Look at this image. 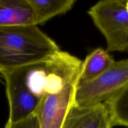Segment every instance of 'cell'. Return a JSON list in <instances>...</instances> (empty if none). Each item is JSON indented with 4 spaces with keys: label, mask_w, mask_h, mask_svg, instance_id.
Returning <instances> with one entry per match:
<instances>
[{
    "label": "cell",
    "mask_w": 128,
    "mask_h": 128,
    "mask_svg": "<svg viewBox=\"0 0 128 128\" xmlns=\"http://www.w3.org/2000/svg\"><path fill=\"white\" fill-rule=\"evenodd\" d=\"M60 50L36 25L0 27V75L44 62Z\"/></svg>",
    "instance_id": "1"
},
{
    "label": "cell",
    "mask_w": 128,
    "mask_h": 128,
    "mask_svg": "<svg viewBox=\"0 0 128 128\" xmlns=\"http://www.w3.org/2000/svg\"><path fill=\"white\" fill-rule=\"evenodd\" d=\"M82 61L60 50L44 62L28 66L26 83L30 92L42 100L61 91L70 78L81 70Z\"/></svg>",
    "instance_id": "2"
},
{
    "label": "cell",
    "mask_w": 128,
    "mask_h": 128,
    "mask_svg": "<svg viewBox=\"0 0 128 128\" xmlns=\"http://www.w3.org/2000/svg\"><path fill=\"white\" fill-rule=\"evenodd\" d=\"M88 14L106 39L108 52L128 51V11L125 0H101Z\"/></svg>",
    "instance_id": "3"
},
{
    "label": "cell",
    "mask_w": 128,
    "mask_h": 128,
    "mask_svg": "<svg viewBox=\"0 0 128 128\" xmlns=\"http://www.w3.org/2000/svg\"><path fill=\"white\" fill-rule=\"evenodd\" d=\"M128 83V60L114 61L96 78L78 84L74 104L88 106L105 102Z\"/></svg>",
    "instance_id": "4"
},
{
    "label": "cell",
    "mask_w": 128,
    "mask_h": 128,
    "mask_svg": "<svg viewBox=\"0 0 128 128\" xmlns=\"http://www.w3.org/2000/svg\"><path fill=\"white\" fill-rule=\"evenodd\" d=\"M28 66L1 74L5 81L10 108L8 121L14 122L37 114L42 100L34 96L28 88L26 77Z\"/></svg>",
    "instance_id": "5"
},
{
    "label": "cell",
    "mask_w": 128,
    "mask_h": 128,
    "mask_svg": "<svg viewBox=\"0 0 128 128\" xmlns=\"http://www.w3.org/2000/svg\"><path fill=\"white\" fill-rule=\"evenodd\" d=\"M81 71V70L70 78L61 91L46 94L43 98L36 114L40 120V128H61L69 110L74 104Z\"/></svg>",
    "instance_id": "6"
},
{
    "label": "cell",
    "mask_w": 128,
    "mask_h": 128,
    "mask_svg": "<svg viewBox=\"0 0 128 128\" xmlns=\"http://www.w3.org/2000/svg\"><path fill=\"white\" fill-rule=\"evenodd\" d=\"M108 108L105 102L88 106L73 104L61 128H112Z\"/></svg>",
    "instance_id": "7"
},
{
    "label": "cell",
    "mask_w": 128,
    "mask_h": 128,
    "mask_svg": "<svg viewBox=\"0 0 128 128\" xmlns=\"http://www.w3.org/2000/svg\"><path fill=\"white\" fill-rule=\"evenodd\" d=\"M30 25L36 22L28 0H0V27Z\"/></svg>",
    "instance_id": "8"
},
{
    "label": "cell",
    "mask_w": 128,
    "mask_h": 128,
    "mask_svg": "<svg viewBox=\"0 0 128 128\" xmlns=\"http://www.w3.org/2000/svg\"><path fill=\"white\" fill-rule=\"evenodd\" d=\"M114 61L106 50L101 48L94 49L82 62L80 82H87L96 78L108 70Z\"/></svg>",
    "instance_id": "9"
},
{
    "label": "cell",
    "mask_w": 128,
    "mask_h": 128,
    "mask_svg": "<svg viewBox=\"0 0 128 128\" xmlns=\"http://www.w3.org/2000/svg\"><path fill=\"white\" fill-rule=\"evenodd\" d=\"M35 16L36 25L44 24L58 15L66 13L73 8L76 0H28Z\"/></svg>",
    "instance_id": "10"
},
{
    "label": "cell",
    "mask_w": 128,
    "mask_h": 128,
    "mask_svg": "<svg viewBox=\"0 0 128 128\" xmlns=\"http://www.w3.org/2000/svg\"><path fill=\"white\" fill-rule=\"evenodd\" d=\"M105 103L113 126L128 128V83Z\"/></svg>",
    "instance_id": "11"
},
{
    "label": "cell",
    "mask_w": 128,
    "mask_h": 128,
    "mask_svg": "<svg viewBox=\"0 0 128 128\" xmlns=\"http://www.w3.org/2000/svg\"><path fill=\"white\" fill-rule=\"evenodd\" d=\"M4 128H40V120L38 115L33 114L18 122L8 121Z\"/></svg>",
    "instance_id": "12"
},
{
    "label": "cell",
    "mask_w": 128,
    "mask_h": 128,
    "mask_svg": "<svg viewBox=\"0 0 128 128\" xmlns=\"http://www.w3.org/2000/svg\"><path fill=\"white\" fill-rule=\"evenodd\" d=\"M126 8H127V10L128 11V1H126Z\"/></svg>",
    "instance_id": "13"
},
{
    "label": "cell",
    "mask_w": 128,
    "mask_h": 128,
    "mask_svg": "<svg viewBox=\"0 0 128 128\" xmlns=\"http://www.w3.org/2000/svg\"><path fill=\"white\" fill-rule=\"evenodd\" d=\"M1 77H2V76H1V75H0V83H1V82H2V79H1Z\"/></svg>",
    "instance_id": "14"
}]
</instances>
